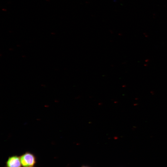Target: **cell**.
Masks as SVG:
<instances>
[{
    "label": "cell",
    "instance_id": "6da1fadb",
    "mask_svg": "<svg viewBox=\"0 0 167 167\" xmlns=\"http://www.w3.org/2000/svg\"><path fill=\"white\" fill-rule=\"evenodd\" d=\"M22 165L23 167H32L36 163V158L32 153L27 152L20 157Z\"/></svg>",
    "mask_w": 167,
    "mask_h": 167
},
{
    "label": "cell",
    "instance_id": "7a4b0ae2",
    "mask_svg": "<svg viewBox=\"0 0 167 167\" xmlns=\"http://www.w3.org/2000/svg\"><path fill=\"white\" fill-rule=\"evenodd\" d=\"M20 157L13 156L9 157L6 162V167H21Z\"/></svg>",
    "mask_w": 167,
    "mask_h": 167
},
{
    "label": "cell",
    "instance_id": "3957f363",
    "mask_svg": "<svg viewBox=\"0 0 167 167\" xmlns=\"http://www.w3.org/2000/svg\"><path fill=\"white\" fill-rule=\"evenodd\" d=\"M81 167H89L88 166H81Z\"/></svg>",
    "mask_w": 167,
    "mask_h": 167
},
{
    "label": "cell",
    "instance_id": "277c9868",
    "mask_svg": "<svg viewBox=\"0 0 167 167\" xmlns=\"http://www.w3.org/2000/svg\"></svg>",
    "mask_w": 167,
    "mask_h": 167
}]
</instances>
